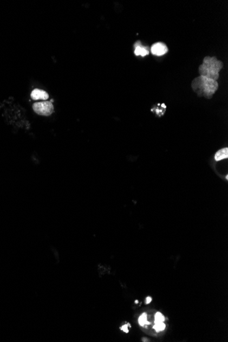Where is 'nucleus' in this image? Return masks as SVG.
Here are the masks:
<instances>
[{"label": "nucleus", "instance_id": "nucleus-1", "mask_svg": "<svg viewBox=\"0 0 228 342\" xmlns=\"http://www.w3.org/2000/svg\"><path fill=\"white\" fill-rule=\"evenodd\" d=\"M192 88L198 96L211 98L219 88V83L213 79L200 76L192 81Z\"/></svg>", "mask_w": 228, "mask_h": 342}, {"label": "nucleus", "instance_id": "nucleus-3", "mask_svg": "<svg viewBox=\"0 0 228 342\" xmlns=\"http://www.w3.org/2000/svg\"><path fill=\"white\" fill-rule=\"evenodd\" d=\"M33 109L38 115L49 116L53 112L54 108L50 101H43L35 102L33 105Z\"/></svg>", "mask_w": 228, "mask_h": 342}, {"label": "nucleus", "instance_id": "nucleus-2", "mask_svg": "<svg viewBox=\"0 0 228 342\" xmlns=\"http://www.w3.org/2000/svg\"><path fill=\"white\" fill-rule=\"evenodd\" d=\"M223 66V62L217 60L216 57L207 56L204 57L203 64L199 67V73L200 76L217 81L219 77V72Z\"/></svg>", "mask_w": 228, "mask_h": 342}, {"label": "nucleus", "instance_id": "nucleus-5", "mask_svg": "<svg viewBox=\"0 0 228 342\" xmlns=\"http://www.w3.org/2000/svg\"><path fill=\"white\" fill-rule=\"evenodd\" d=\"M31 97L34 101H38V100L46 101L49 98V94L45 91L42 90V89H35L31 92Z\"/></svg>", "mask_w": 228, "mask_h": 342}, {"label": "nucleus", "instance_id": "nucleus-6", "mask_svg": "<svg viewBox=\"0 0 228 342\" xmlns=\"http://www.w3.org/2000/svg\"><path fill=\"white\" fill-rule=\"evenodd\" d=\"M135 56H141L142 57H145L146 56H148L149 54V51H148V47H142L141 46V43H140V44H138V42L137 43H136L135 44Z\"/></svg>", "mask_w": 228, "mask_h": 342}, {"label": "nucleus", "instance_id": "nucleus-11", "mask_svg": "<svg viewBox=\"0 0 228 342\" xmlns=\"http://www.w3.org/2000/svg\"><path fill=\"white\" fill-rule=\"evenodd\" d=\"M128 327H131V326L130 325L129 323L124 324L122 325L121 327H120V329L125 333H128V331H128Z\"/></svg>", "mask_w": 228, "mask_h": 342}, {"label": "nucleus", "instance_id": "nucleus-12", "mask_svg": "<svg viewBox=\"0 0 228 342\" xmlns=\"http://www.w3.org/2000/svg\"><path fill=\"white\" fill-rule=\"evenodd\" d=\"M151 301H152V298H151V297H150V296H148L147 298H146V304H149V303H150Z\"/></svg>", "mask_w": 228, "mask_h": 342}, {"label": "nucleus", "instance_id": "nucleus-7", "mask_svg": "<svg viewBox=\"0 0 228 342\" xmlns=\"http://www.w3.org/2000/svg\"><path fill=\"white\" fill-rule=\"evenodd\" d=\"M228 157V148H224L221 150H219L214 155V159L216 161H220V160L226 159Z\"/></svg>", "mask_w": 228, "mask_h": 342}, {"label": "nucleus", "instance_id": "nucleus-10", "mask_svg": "<svg viewBox=\"0 0 228 342\" xmlns=\"http://www.w3.org/2000/svg\"><path fill=\"white\" fill-rule=\"evenodd\" d=\"M153 328L155 330L156 332H161L165 328V324L163 322L161 323H156L153 326Z\"/></svg>", "mask_w": 228, "mask_h": 342}, {"label": "nucleus", "instance_id": "nucleus-9", "mask_svg": "<svg viewBox=\"0 0 228 342\" xmlns=\"http://www.w3.org/2000/svg\"><path fill=\"white\" fill-rule=\"evenodd\" d=\"M165 321V317L161 312H157L154 316V324L163 322Z\"/></svg>", "mask_w": 228, "mask_h": 342}, {"label": "nucleus", "instance_id": "nucleus-4", "mask_svg": "<svg viewBox=\"0 0 228 342\" xmlns=\"http://www.w3.org/2000/svg\"><path fill=\"white\" fill-rule=\"evenodd\" d=\"M151 52L154 56H161L168 52V48L162 43H154L151 47Z\"/></svg>", "mask_w": 228, "mask_h": 342}, {"label": "nucleus", "instance_id": "nucleus-8", "mask_svg": "<svg viewBox=\"0 0 228 342\" xmlns=\"http://www.w3.org/2000/svg\"><path fill=\"white\" fill-rule=\"evenodd\" d=\"M138 322L139 324H140L141 326H142V327H143L145 324H150V322H148L147 321V314H146V313H144V314L140 315V317L139 318Z\"/></svg>", "mask_w": 228, "mask_h": 342}]
</instances>
